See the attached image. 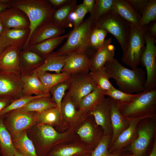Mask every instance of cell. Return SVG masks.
Segmentation results:
<instances>
[{"label":"cell","instance_id":"obj_11","mask_svg":"<svg viewBox=\"0 0 156 156\" xmlns=\"http://www.w3.org/2000/svg\"><path fill=\"white\" fill-rule=\"evenodd\" d=\"M23 87L20 77L0 71V98H6L12 102L24 95Z\"/></svg>","mask_w":156,"mask_h":156},{"label":"cell","instance_id":"obj_37","mask_svg":"<svg viewBox=\"0 0 156 156\" xmlns=\"http://www.w3.org/2000/svg\"><path fill=\"white\" fill-rule=\"evenodd\" d=\"M97 86L105 91L111 90L114 87L109 81L110 78L104 67L91 71L89 73Z\"/></svg>","mask_w":156,"mask_h":156},{"label":"cell","instance_id":"obj_51","mask_svg":"<svg viewBox=\"0 0 156 156\" xmlns=\"http://www.w3.org/2000/svg\"><path fill=\"white\" fill-rule=\"evenodd\" d=\"M69 0H49L48 1L53 7H61L68 1Z\"/></svg>","mask_w":156,"mask_h":156},{"label":"cell","instance_id":"obj_43","mask_svg":"<svg viewBox=\"0 0 156 156\" xmlns=\"http://www.w3.org/2000/svg\"><path fill=\"white\" fill-rule=\"evenodd\" d=\"M104 94L115 100L122 102L128 101L138 94L127 93L114 87L111 90L104 91Z\"/></svg>","mask_w":156,"mask_h":156},{"label":"cell","instance_id":"obj_22","mask_svg":"<svg viewBox=\"0 0 156 156\" xmlns=\"http://www.w3.org/2000/svg\"><path fill=\"white\" fill-rule=\"evenodd\" d=\"M87 118L77 126L75 131L81 140L95 148L102 137L99 136L97 126L93 125Z\"/></svg>","mask_w":156,"mask_h":156},{"label":"cell","instance_id":"obj_9","mask_svg":"<svg viewBox=\"0 0 156 156\" xmlns=\"http://www.w3.org/2000/svg\"><path fill=\"white\" fill-rule=\"evenodd\" d=\"M155 38L146 31V44L140 63L146 68L145 89L156 88V46Z\"/></svg>","mask_w":156,"mask_h":156},{"label":"cell","instance_id":"obj_4","mask_svg":"<svg viewBox=\"0 0 156 156\" xmlns=\"http://www.w3.org/2000/svg\"><path fill=\"white\" fill-rule=\"evenodd\" d=\"M96 27V23L90 16L82 22L76 29L69 34L66 41L58 50L53 52L61 55L72 54H83L90 51V39L91 33Z\"/></svg>","mask_w":156,"mask_h":156},{"label":"cell","instance_id":"obj_23","mask_svg":"<svg viewBox=\"0 0 156 156\" xmlns=\"http://www.w3.org/2000/svg\"><path fill=\"white\" fill-rule=\"evenodd\" d=\"M20 77L23 83V92L24 95L34 94L38 95L47 94L36 70H34L27 74H21Z\"/></svg>","mask_w":156,"mask_h":156},{"label":"cell","instance_id":"obj_24","mask_svg":"<svg viewBox=\"0 0 156 156\" xmlns=\"http://www.w3.org/2000/svg\"><path fill=\"white\" fill-rule=\"evenodd\" d=\"M151 117L148 116H144L127 119L129 121V125L113 143L110 150L120 149L128 144L134 137L139 122L142 119Z\"/></svg>","mask_w":156,"mask_h":156},{"label":"cell","instance_id":"obj_16","mask_svg":"<svg viewBox=\"0 0 156 156\" xmlns=\"http://www.w3.org/2000/svg\"><path fill=\"white\" fill-rule=\"evenodd\" d=\"M61 104L60 112L62 121L68 123L75 129L88 117L77 107L71 98L65 94Z\"/></svg>","mask_w":156,"mask_h":156},{"label":"cell","instance_id":"obj_21","mask_svg":"<svg viewBox=\"0 0 156 156\" xmlns=\"http://www.w3.org/2000/svg\"><path fill=\"white\" fill-rule=\"evenodd\" d=\"M112 11L124 19L131 27H138L141 16L126 0H114Z\"/></svg>","mask_w":156,"mask_h":156},{"label":"cell","instance_id":"obj_34","mask_svg":"<svg viewBox=\"0 0 156 156\" xmlns=\"http://www.w3.org/2000/svg\"><path fill=\"white\" fill-rule=\"evenodd\" d=\"M56 107H57L56 105L51 98V96H49L36 99L16 110L25 112L39 113Z\"/></svg>","mask_w":156,"mask_h":156},{"label":"cell","instance_id":"obj_15","mask_svg":"<svg viewBox=\"0 0 156 156\" xmlns=\"http://www.w3.org/2000/svg\"><path fill=\"white\" fill-rule=\"evenodd\" d=\"M155 127L148 123L140 127L138 131V137L131 144L129 150L133 156H142L145 152L155 132Z\"/></svg>","mask_w":156,"mask_h":156},{"label":"cell","instance_id":"obj_58","mask_svg":"<svg viewBox=\"0 0 156 156\" xmlns=\"http://www.w3.org/2000/svg\"><path fill=\"white\" fill-rule=\"evenodd\" d=\"M0 156H1V154L0 153Z\"/></svg>","mask_w":156,"mask_h":156},{"label":"cell","instance_id":"obj_59","mask_svg":"<svg viewBox=\"0 0 156 156\" xmlns=\"http://www.w3.org/2000/svg\"></svg>","mask_w":156,"mask_h":156},{"label":"cell","instance_id":"obj_50","mask_svg":"<svg viewBox=\"0 0 156 156\" xmlns=\"http://www.w3.org/2000/svg\"><path fill=\"white\" fill-rule=\"evenodd\" d=\"M12 101L9 99L0 98V112L7 107Z\"/></svg>","mask_w":156,"mask_h":156},{"label":"cell","instance_id":"obj_36","mask_svg":"<svg viewBox=\"0 0 156 156\" xmlns=\"http://www.w3.org/2000/svg\"><path fill=\"white\" fill-rule=\"evenodd\" d=\"M104 91L97 86L93 91L81 100L79 103L78 110L88 116L87 114L89 109L97 102L105 97Z\"/></svg>","mask_w":156,"mask_h":156},{"label":"cell","instance_id":"obj_38","mask_svg":"<svg viewBox=\"0 0 156 156\" xmlns=\"http://www.w3.org/2000/svg\"><path fill=\"white\" fill-rule=\"evenodd\" d=\"M70 82V77L56 85L50 90V93L52 96L51 98L56 105L60 112L62 101L66 91L69 87Z\"/></svg>","mask_w":156,"mask_h":156},{"label":"cell","instance_id":"obj_2","mask_svg":"<svg viewBox=\"0 0 156 156\" xmlns=\"http://www.w3.org/2000/svg\"><path fill=\"white\" fill-rule=\"evenodd\" d=\"M104 67L110 78L115 80L120 91L133 94L145 90L146 73L142 69L138 67L128 69L114 58L107 62Z\"/></svg>","mask_w":156,"mask_h":156},{"label":"cell","instance_id":"obj_19","mask_svg":"<svg viewBox=\"0 0 156 156\" xmlns=\"http://www.w3.org/2000/svg\"><path fill=\"white\" fill-rule=\"evenodd\" d=\"M64 30L63 28L54 22L51 18L34 31L29 40V46L59 36Z\"/></svg>","mask_w":156,"mask_h":156},{"label":"cell","instance_id":"obj_57","mask_svg":"<svg viewBox=\"0 0 156 156\" xmlns=\"http://www.w3.org/2000/svg\"><path fill=\"white\" fill-rule=\"evenodd\" d=\"M110 156H118V155L115 154V155H111Z\"/></svg>","mask_w":156,"mask_h":156},{"label":"cell","instance_id":"obj_32","mask_svg":"<svg viewBox=\"0 0 156 156\" xmlns=\"http://www.w3.org/2000/svg\"><path fill=\"white\" fill-rule=\"evenodd\" d=\"M62 122L61 112L57 107L37 113L36 115V124L48 125L54 127L60 125Z\"/></svg>","mask_w":156,"mask_h":156},{"label":"cell","instance_id":"obj_33","mask_svg":"<svg viewBox=\"0 0 156 156\" xmlns=\"http://www.w3.org/2000/svg\"><path fill=\"white\" fill-rule=\"evenodd\" d=\"M38 77L46 93H50L51 88L57 84L69 79L71 75L66 72L51 73L47 72H37Z\"/></svg>","mask_w":156,"mask_h":156},{"label":"cell","instance_id":"obj_3","mask_svg":"<svg viewBox=\"0 0 156 156\" xmlns=\"http://www.w3.org/2000/svg\"><path fill=\"white\" fill-rule=\"evenodd\" d=\"M10 6L18 8L24 12L29 22V34L22 50L27 49L30 38L36 29L51 18L55 10L48 0H8Z\"/></svg>","mask_w":156,"mask_h":156},{"label":"cell","instance_id":"obj_35","mask_svg":"<svg viewBox=\"0 0 156 156\" xmlns=\"http://www.w3.org/2000/svg\"><path fill=\"white\" fill-rule=\"evenodd\" d=\"M10 133L0 116V153L1 156H14L16 152Z\"/></svg>","mask_w":156,"mask_h":156},{"label":"cell","instance_id":"obj_44","mask_svg":"<svg viewBox=\"0 0 156 156\" xmlns=\"http://www.w3.org/2000/svg\"><path fill=\"white\" fill-rule=\"evenodd\" d=\"M74 11L76 16V19L73 24L74 27L73 30L76 29L82 23L85 16L88 12L82 3L77 5Z\"/></svg>","mask_w":156,"mask_h":156},{"label":"cell","instance_id":"obj_12","mask_svg":"<svg viewBox=\"0 0 156 156\" xmlns=\"http://www.w3.org/2000/svg\"><path fill=\"white\" fill-rule=\"evenodd\" d=\"M111 99L104 97L89 110L88 115L93 116L97 126L101 127L103 135H110L112 128L110 119Z\"/></svg>","mask_w":156,"mask_h":156},{"label":"cell","instance_id":"obj_56","mask_svg":"<svg viewBox=\"0 0 156 156\" xmlns=\"http://www.w3.org/2000/svg\"><path fill=\"white\" fill-rule=\"evenodd\" d=\"M14 156H23L17 151H16V153Z\"/></svg>","mask_w":156,"mask_h":156},{"label":"cell","instance_id":"obj_10","mask_svg":"<svg viewBox=\"0 0 156 156\" xmlns=\"http://www.w3.org/2000/svg\"><path fill=\"white\" fill-rule=\"evenodd\" d=\"M97 87L89 73L72 75L68 90L66 94L71 98L78 108L81 100Z\"/></svg>","mask_w":156,"mask_h":156},{"label":"cell","instance_id":"obj_14","mask_svg":"<svg viewBox=\"0 0 156 156\" xmlns=\"http://www.w3.org/2000/svg\"><path fill=\"white\" fill-rule=\"evenodd\" d=\"M17 47L9 45L0 55V71L20 77V52Z\"/></svg>","mask_w":156,"mask_h":156},{"label":"cell","instance_id":"obj_18","mask_svg":"<svg viewBox=\"0 0 156 156\" xmlns=\"http://www.w3.org/2000/svg\"><path fill=\"white\" fill-rule=\"evenodd\" d=\"M3 24L7 29H29L28 18L23 11L11 6L0 14Z\"/></svg>","mask_w":156,"mask_h":156},{"label":"cell","instance_id":"obj_60","mask_svg":"<svg viewBox=\"0 0 156 156\" xmlns=\"http://www.w3.org/2000/svg\"></svg>","mask_w":156,"mask_h":156},{"label":"cell","instance_id":"obj_41","mask_svg":"<svg viewBox=\"0 0 156 156\" xmlns=\"http://www.w3.org/2000/svg\"><path fill=\"white\" fill-rule=\"evenodd\" d=\"M156 20V0H150L141 15L138 27L148 26L152 22Z\"/></svg>","mask_w":156,"mask_h":156},{"label":"cell","instance_id":"obj_20","mask_svg":"<svg viewBox=\"0 0 156 156\" xmlns=\"http://www.w3.org/2000/svg\"><path fill=\"white\" fill-rule=\"evenodd\" d=\"M110 38L105 40L103 45L94 53L90 58L91 71L102 68L107 62L114 58L115 48Z\"/></svg>","mask_w":156,"mask_h":156},{"label":"cell","instance_id":"obj_55","mask_svg":"<svg viewBox=\"0 0 156 156\" xmlns=\"http://www.w3.org/2000/svg\"><path fill=\"white\" fill-rule=\"evenodd\" d=\"M149 156H156V144L154 143L152 151Z\"/></svg>","mask_w":156,"mask_h":156},{"label":"cell","instance_id":"obj_53","mask_svg":"<svg viewBox=\"0 0 156 156\" xmlns=\"http://www.w3.org/2000/svg\"><path fill=\"white\" fill-rule=\"evenodd\" d=\"M9 45L4 40L2 36L0 37V55Z\"/></svg>","mask_w":156,"mask_h":156},{"label":"cell","instance_id":"obj_25","mask_svg":"<svg viewBox=\"0 0 156 156\" xmlns=\"http://www.w3.org/2000/svg\"><path fill=\"white\" fill-rule=\"evenodd\" d=\"M110 99V116L113 131L111 141L113 143L129 125L128 120L125 119L120 113L116 101Z\"/></svg>","mask_w":156,"mask_h":156},{"label":"cell","instance_id":"obj_8","mask_svg":"<svg viewBox=\"0 0 156 156\" xmlns=\"http://www.w3.org/2000/svg\"><path fill=\"white\" fill-rule=\"evenodd\" d=\"M37 113L14 110L2 116L4 124L12 138L36 124Z\"/></svg>","mask_w":156,"mask_h":156},{"label":"cell","instance_id":"obj_49","mask_svg":"<svg viewBox=\"0 0 156 156\" xmlns=\"http://www.w3.org/2000/svg\"><path fill=\"white\" fill-rule=\"evenodd\" d=\"M95 0H84L82 4L86 8L88 12H89L90 15L93 13L94 7Z\"/></svg>","mask_w":156,"mask_h":156},{"label":"cell","instance_id":"obj_7","mask_svg":"<svg viewBox=\"0 0 156 156\" xmlns=\"http://www.w3.org/2000/svg\"><path fill=\"white\" fill-rule=\"evenodd\" d=\"M147 26L131 27L126 50L123 53L122 61L132 69L138 68L140 63L146 44V31Z\"/></svg>","mask_w":156,"mask_h":156},{"label":"cell","instance_id":"obj_42","mask_svg":"<svg viewBox=\"0 0 156 156\" xmlns=\"http://www.w3.org/2000/svg\"><path fill=\"white\" fill-rule=\"evenodd\" d=\"M110 136L103 135L89 156H110L108 150Z\"/></svg>","mask_w":156,"mask_h":156},{"label":"cell","instance_id":"obj_28","mask_svg":"<svg viewBox=\"0 0 156 156\" xmlns=\"http://www.w3.org/2000/svg\"><path fill=\"white\" fill-rule=\"evenodd\" d=\"M29 34V29H6L1 36L9 45L17 47L22 50Z\"/></svg>","mask_w":156,"mask_h":156},{"label":"cell","instance_id":"obj_26","mask_svg":"<svg viewBox=\"0 0 156 156\" xmlns=\"http://www.w3.org/2000/svg\"><path fill=\"white\" fill-rule=\"evenodd\" d=\"M44 60L43 57L27 49L21 50V74L29 73L36 70L43 63Z\"/></svg>","mask_w":156,"mask_h":156},{"label":"cell","instance_id":"obj_40","mask_svg":"<svg viewBox=\"0 0 156 156\" xmlns=\"http://www.w3.org/2000/svg\"><path fill=\"white\" fill-rule=\"evenodd\" d=\"M114 0H96L92 14L95 23L102 16L112 11Z\"/></svg>","mask_w":156,"mask_h":156},{"label":"cell","instance_id":"obj_39","mask_svg":"<svg viewBox=\"0 0 156 156\" xmlns=\"http://www.w3.org/2000/svg\"><path fill=\"white\" fill-rule=\"evenodd\" d=\"M50 93L38 95H24L20 98L12 101L10 105L0 112V116H2L12 111L20 109L32 101L44 96H51Z\"/></svg>","mask_w":156,"mask_h":156},{"label":"cell","instance_id":"obj_48","mask_svg":"<svg viewBox=\"0 0 156 156\" xmlns=\"http://www.w3.org/2000/svg\"><path fill=\"white\" fill-rule=\"evenodd\" d=\"M146 32L151 37L156 38V22H151L147 26Z\"/></svg>","mask_w":156,"mask_h":156},{"label":"cell","instance_id":"obj_6","mask_svg":"<svg viewBox=\"0 0 156 156\" xmlns=\"http://www.w3.org/2000/svg\"><path fill=\"white\" fill-rule=\"evenodd\" d=\"M96 26L114 36L120 45L123 53H125L131 29L126 21L111 11L101 17L96 23Z\"/></svg>","mask_w":156,"mask_h":156},{"label":"cell","instance_id":"obj_1","mask_svg":"<svg viewBox=\"0 0 156 156\" xmlns=\"http://www.w3.org/2000/svg\"><path fill=\"white\" fill-rule=\"evenodd\" d=\"M37 156H46L55 146L79 138L75 129L69 126L65 131L58 132L50 126L36 124L27 130Z\"/></svg>","mask_w":156,"mask_h":156},{"label":"cell","instance_id":"obj_30","mask_svg":"<svg viewBox=\"0 0 156 156\" xmlns=\"http://www.w3.org/2000/svg\"><path fill=\"white\" fill-rule=\"evenodd\" d=\"M76 5V0H70L54 10L51 16V20L63 28L70 27L71 24L69 20V16Z\"/></svg>","mask_w":156,"mask_h":156},{"label":"cell","instance_id":"obj_17","mask_svg":"<svg viewBox=\"0 0 156 156\" xmlns=\"http://www.w3.org/2000/svg\"><path fill=\"white\" fill-rule=\"evenodd\" d=\"M90 68V58L86 54H72L67 55L61 72L71 75L88 73Z\"/></svg>","mask_w":156,"mask_h":156},{"label":"cell","instance_id":"obj_29","mask_svg":"<svg viewBox=\"0 0 156 156\" xmlns=\"http://www.w3.org/2000/svg\"><path fill=\"white\" fill-rule=\"evenodd\" d=\"M69 34L48 39L36 44L29 46L27 48L44 57L52 52L63 40L67 38Z\"/></svg>","mask_w":156,"mask_h":156},{"label":"cell","instance_id":"obj_45","mask_svg":"<svg viewBox=\"0 0 156 156\" xmlns=\"http://www.w3.org/2000/svg\"><path fill=\"white\" fill-rule=\"evenodd\" d=\"M150 0H126L135 11L141 15Z\"/></svg>","mask_w":156,"mask_h":156},{"label":"cell","instance_id":"obj_52","mask_svg":"<svg viewBox=\"0 0 156 156\" xmlns=\"http://www.w3.org/2000/svg\"><path fill=\"white\" fill-rule=\"evenodd\" d=\"M10 7L8 0H0V14Z\"/></svg>","mask_w":156,"mask_h":156},{"label":"cell","instance_id":"obj_46","mask_svg":"<svg viewBox=\"0 0 156 156\" xmlns=\"http://www.w3.org/2000/svg\"><path fill=\"white\" fill-rule=\"evenodd\" d=\"M96 26L91 33L90 39L91 48L96 51L99 48L96 34Z\"/></svg>","mask_w":156,"mask_h":156},{"label":"cell","instance_id":"obj_5","mask_svg":"<svg viewBox=\"0 0 156 156\" xmlns=\"http://www.w3.org/2000/svg\"><path fill=\"white\" fill-rule=\"evenodd\" d=\"M120 113L126 119L144 116L153 117L156 107V88L145 89L129 101H116Z\"/></svg>","mask_w":156,"mask_h":156},{"label":"cell","instance_id":"obj_13","mask_svg":"<svg viewBox=\"0 0 156 156\" xmlns=\"http://www.w3.org/2000/svg\"><path fill=\"white\" fill-rule=\"evenodd\" d=\"M94 148L79 138L57 145L46 156H88Z\"/></svg>","mask_w":156,"mask_h":156},{"label":"cell","instance_id":"obj_27","mask_svg":"<svg viewBox=\"0 0 156 156\" xmlns=\"http://www.w3.org/2000/svg\"><path fill=\"white\" fill-rule=\"evenodd\" d=\"M27 130L12 138L13 146L23 156H37L34 144L27 135Z\"/></svg>","mask_w":156,"mask_h":156},{"label":"cell","instance_id":"obj_31","mask_svg":"<svg viewBox=\"0 0 156 156\" xmlns=\"http://www.w3.org/2000/svg\"><path fill=\"white\" fill-rule=\"evenodd\" d=\"M66 56L57 55L53 52L43 57V63L35 70L37 72L50 71L60 73L64 66Z\"/></svg>","mask_w":156,"mask_h":156},{"label":"cell","instance_id":"obj_47","mask_svg":"<svg viewBox=\"0 0 156 156\" xmlns=\"http://www.w3.org/2000/svg\"><path fill=\"white\" fill-rule=\"evenodd\" d=\"M107 33V32L103 29L96 28V34L99 48L103 45L105 41V38Z\"/></svg>","mask_w":156,"mask_h":156},{"label":"cell","instance_id":"obj_54","mask_svg":"<svg viewBox=\"0 0 156 156\" xmlns=\"http://www.w3.org/2000/svg\"><path fill=\"white\" fill-rule=\"evenodd\" d=\"M6 29L0 16V37L2 35Z\"/></svg>","mask_w":156,"mask_h":156}]
</instances>
